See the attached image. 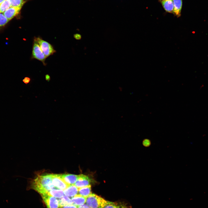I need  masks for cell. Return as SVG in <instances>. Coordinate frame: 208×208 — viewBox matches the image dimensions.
<instances>
[{"label":"cell","mask_w":208,"mask_h":208,"mask_svg":"<svg viewBox=\"0 0 208 208\" xmlns=\"http://www.w3.org/2000/svg\"><path fill=\"white\" fill-rule=\"evenodd\" d=\"M31 185L33 189L41 195L47 194L55 187L50 174L38 176L32 181Z\"/></svg>","instance_id":"obj_1"},{"label":"cell","mask_w":208,"mask_h":208,"mask_svg":"<svg viewBox=\"0 0 208 208\" xmlns=\"http://www.w3.org/2000/svg\"><path fill=\"white\" fill-rule=\"evenodd\" d=\"M109 202V201L92 193L86 198V204L90 208H104Z\"/></svg>","instance_id":"obj_2"},{"label":"cell","mask_w":208,"mask_h":208,"mask_svg":"<svg viewBox=\"0 0 208 208\" xmlns=\"http://www.w3.org/2000/svg\"><path fill=\"white\" fill-rule=\"evenodd\" d=\"M31 58L36 59L41 61L44 66L46 65L45 63L46 58L36 40L35 37H34L33 42Z\"/></svg>","instance_id":"obj_3"},{"label":"cell","mask_w":208,"mask_h":208,"mask_svg":"<svg viewBox=\"0 0 208 208\" xmlns=\"http://www.w3.org/2000/svg\"><path fill=\"white\" fill-rule=\"evenodd\" d=\"M35 38L46 58L56 52L53 46L49 42L40 37Z\"/></svg>","instance_id":"obj_4"},{"label":"cell","mask_w":208,"mask_h":208,"mask_svg":"<svg viewBox=\"0 0 208 208\" xmlns=\"http://www.w3.org/2000/svg\"><path fill=\"white\" fill-rule=\"evenodd\" d=\"M51 177L53 185L58 189L64 190L69 185L62 179L60 174H51Z\"/></svg>","instance_id":"obj_5"},{"label":"cell","mask_w":208,"mask_h":208,"mask_svg":"<svg viewBox=\"0 0 208 208\" xmlns=\"http://www.w3.org/2000/svg\"><path fill=\"white\" fill-rule=\"evenodd\" d=\"M42 198L47 208H58V200L55 197L47 194L42 195Z\"/></svg>","instance_id":"obj_6"},{"label":"cell","mask_w":208,"mask_h":208,"mask_svg":"<svg viewBox=\"0 0 208 208\" xmlns=\"http://www.w3.org/2000/svg\"><path fill=\"white\" fill-rule=\"evenodd\" d=\"M93 180L88 176L81 174L78 175L77 179L74 184L78 188L90 185Z\"/></svg>","instance_id":"obj_7"},{"label":"cell","mask_w":208,"mask_h":208,"mask_svg":"<svg viewBox=\"0 0 208 208\" xmlns=\"http://www.w3.org/2000/svg\"><path fill=\"white\" fill-rule=\"evenodd\" d=\"M21 8V7H10L3 13L10 21L18 14Z\"/></svg>","instance_id":"obj_8"},{"label":"cell","mask_w":208,"mask_h":208,"mask_svg":"<svg viewBox=\"0 0 208 208\" xmlns=\"http://www.w3.org/2000/svg\"><path fill=\"white\" fill-rule=\"evenodd\" d=\"M61 178L63 181L68 185H74L77 181L78 175L65 174H60Z\"/></svg>","instance_id":"obj_9"},{"label":"cell","mask_w":208,"mask_h":208,"mask_svg":"<svg viewBox=\"0 0 208 208\" xmlns=\"http://www.w3.org/2000/svg\"><path fill=\"white\" fill-rule=\"evenodd\" d=\"M159 1L166 12L173 14V0H159Z\"/></svg>","instance_id":"obj_10"},{"label":"cell","mask_w":208,"mask_h":208,"mask_svg":"<svg viewBox=\"0 0 208 208\" xmlns=\"http://www.w3.org/2000/svg\"><path fill=\"white\" fill-rule=\"evenodd\" d=\"M64 192L66 196L73 197L78 194V188L74 185H69L64 190Z\"/></svg>","instance_id":"obj_11"},{"label":"cell","mask_w":208,"mask_h":208,"mask_svg":"<svg viewBox=\"0 0 208 208\" xmlns=\"http://www.w3.org/2000/svg\"><path fill=\"white\" fill-rule=\"evenodd\" d=\"M173 14L177 17L181 16L183 4V0H173Z\"/></svg>","instance_id":"obj_12"},{"label":"cell","mask_w":208,"mask_h":208,"mask_svg":"<svg viewBox=\"0 0 208 208\" xmlns=\"http://www.w3.org/2000/svg\"><path fill=\"white\" fill-rule=\"evenodd\" d=\"M86 198L77 194L71 198L73 205L76 206L83 205L86 203Z\"/></svg>","instance_id":"obj_13"},{"label":"cell","mask_w":208,"mask_h":208,"mask_svg":"<svg viewBox=\"0 0 208 208\" xmlns=\"http://www.w3.org/2000/svg\"><path fill=\"white\" fill-rule=\"evenodd\" d=\"M91 193V185L78 188V194L84 197L87 198Z\"/></svg>","instance_id":"obj_14"},{"label":"cell","mask_w":208,"mask_h":208,"mask_svg":"<svg viewBox=\"0 0 208 208\" xmlns=\"http://www.w3.org/2000/svg\"><path fill=\"white\" fill-rule=\"evenodd\" d=\"M104 208H132L130 205L109 201Z\"/></svg>","instance_id":"obj_15"},{"label":"cell","mask_w":208,"mask_h":208,"mask_svg":"<svg viewBox=\"0 0 208 208\" xmlns=\"http://www.w3.org/2000/svg\"><path fill=\"white\" fill-rule=\"evenodd\" d=\"M59 206L60 207L73 205L70 198L66 196H64L58 200Z\"/></svg>","instance_id":"obj_16"},{"label":"cell","mask_w":208,"mask_h":208,"mask_svg":"<svg viewBox=\"0 0 208 208\" xmlns=\"http://www.w3.org/2000/svg\"><path fill=\"white\" fill-rule=\"evenodd\" d=\"M47 194L50 196L58 198H62L64 194V191L59 189H52Z\"/></svg>","instance_id":"obj_17"},{"label":"cell","mask_w":208,"mask_h":208,"mask_svg":"<svg viewBox=\"0 0 208 208\" xmlns=\"http://www.w3.org/2000/svg\"><path fill=\"white\" fill-rule=\"evenodd\" d=\"M11 6L10 3L8 0H5L0 3V13H3Z\"/></svg>","instance_id":"obj_18"},{"label":"cell","mask_w":208,"mask_h":208,"mask_svg":"<svg viewBox=\"0 0 208 208\" xmlns=\"http://www.w3.org/2000/svg\"><path fill=\"white\" fill-rule=\"evenodd\" d=\"M10 2L11 7L21 8L25 2L24 0H8Z\"/></svg>","instance_id":"obj_19"},{"label":"cell","mask_w":208,"mask_h":208,"mask_svg":"<svg viewBox=\"0 0 208 208\" xmlns=\"http://www.w3.org/2000/svg\"><path fill=\"white\" fill-rule=\"evenodd\" d=\"M9 21L3 13H0V27L5 25Z\"/></svg>","instance_id":"obj_20"},{"label":"cell","mask_w":208,"mask_h":208,"mask_svg":"<svg viewBox=\"0 0 208 208\" xmlns=\"http://www.w3.org/2000/svg\"><path fill=\"white\" fill-rule=\"evenodd\" d=\"M31 79L28 77H25L23 79V81L25 84H27L29 83Z\"/></svg>","instance_id":"obj_21"},{"label":"cell","mask_w":208,"mask_h":208,"mask_svg":"<svg viewBox=\"0 0 208 208\" xmlns=\"http://www.w3.org/2000/svg\"><path fill=\"white\" fill-rule=\"evenodd\" d=\"M150 144V141L148 139H145L143 141V144L144 146H149Z\"/></svg>","instance_id":"obj_22"},{"label":"cell","mask_w":208,"mask_h":208,"mask_svg":"<svg viewBox=\"0 0 208 208\" xmlns=\"http://www.w3.org/2000/svg\"><path fill=\"white\" fill-rule=\"evenodd\" d=\"M60 207V208H77V207L74 205H68Z\"/></svg>","instance_id":"obj_23"},{"label":"cell","mask_w":208,"mask_h":208,"mask_svg":"<svg viewBox=\"0 0 208 208\" xmlns=\"http://www.w3.org/2000/svg\"><path fill=\"white\" fill-rule=\"evenodd\" d=\"M74 37L76 40H79L81 38V36L78 34H76L74 35Z\"/></svg>","instance_id":"obj_24"},{"label":"cell","mask_w":208,"mask_h":208,"mask_svg":"<svg viewBox=\"0 0 208 208\" xmlns=\"http://www.w3.org/2000/svg\"><path fill=\"white\" fill-rule=\"evenodd\" d=\"M77 208H90L86 204L77 206Z\"/></svg>","instance_id":"obj_25"},{"label":"cell","mask_w":208,"mask_h":208,"mask_svg":"<svg viewBox=\"0 0 208 208\" xmlns=\"http://www.w3.org/2000/svg\"><path fill=\"white\" fill-rule=\"evenodd\" d=\"M45 79L47 81H49L50 80L51 77L48 74H46L45 76Z\"/></svg>","instance_id":"obj_26"},{"label":"cell","mask_w":208,"mask_h":208,"mask_svg":"<svg viewBox=\"0 0 208 208\" xmlns=\"http://www.w3.org/2000/svg\"><path fill=\"white\" fill-rule=\"evenodd\" d=\"M5 0H0V3L2 2L3 1H4Z\"/></svg>","instance_id":"obj_27"}]
</instances>
